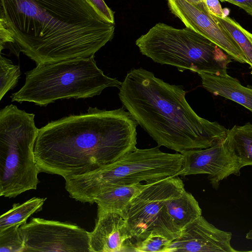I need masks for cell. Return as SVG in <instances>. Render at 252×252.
<instances>
[{
  "mask_svg": "<svg viewBox=\"0 0 252 252\" xmlns=\"http://www.w3.org/2000/svg\"><path fill=\"white\" fill-rule=\"evenodd\" d=\"M224 143L241 168L252 165V124L234 126L228 129Z\"/></svg>",
  "mask_w": 252,
  "mask_h": 252,
  "instance_id": "17",
  "label": "cell"
},
{
  "mask_svg": "<svg viewBox=\"0 0 252 252\" xmlns=\"http://www.w3.org/2000/svg\"><path fill=\"white\" fill-rule=\"evenodd\" d=\"M20 226L15 225L0 231V252H25Z\"/></svg>",
  "mask_w": 252,
  "mask_h": 252,
  "instance_id": "21",
  "label": "cell"
},
{
  "mask_svg": "<svg viewBox=\"0 0 252 252\" xmlns=\"http://www.w3.org/2000/svg\"><path fill=\"white\" fill-rule=\"evenodd\" d=\"M97 13L105 21L115 24L114 12L104 0H86Z\"/></svg>",
  "mask_w": 252,
  "mask_h": 252,
  "instance_id": "23",
  "label": "cell"
},
{
  "mask_svg": "<svg viewBox=\"0 0 252 252\" xmlns=\"http://www.w3.org/2000/svg\"><path fill=\"white\" fill-rule=\"evenodd\" d=\"M204 3L211 15L220 18L226 16L219 0H204Z\"/></svg>",
  "mask_w": 252,
  "mask_h": 252,
  "instance_id": "24",
  "label": "cell"
},
{
  "mask_svg": "<svg viewBox=\"0 0 252 252\" xmlns=\"http://www.w3.org/2000/svg\"><path fill=\"white\" fill-rule=\"evenodd\" d=\"M183 162L182 154L163 152L159 146L138 149L115 161L85 174L65 178V188L70 197L93 204L105 188L117 185H131L142 182L177 176Z\"/></svg>",
  "mask_w": 252,
  "mask_h": 252,
  "instance_id": "5",
  "label": "cell"
},
{
  "mask_svg": "<svg viewBox=\"0 0 252 252\" xmlns=\"http://www.w3.org/2000/svg\"><path fill=\"white\" fill-rule=\"evenodd\" d=\"M91 252H134V244L125 218L97 206L95 226L90 232Z\"/></svg>",
  "mask_w": 252,
  "mask_h": 252,
  "instance_id": "13",
  "label": "cell"
},
{
  "mask_svg": "<svg viewBox=\"0 0 252 252\" xmlns=\"http://www.w3.org/2000/svg\"><path fill=\"white\" fill-rule=\"evenodd\" d=\"M169 215L180 232L202 216V210L194 196L186 190L166 201Z\"/></svg>",
  "mask_w": 252,
  "mask_h": 252,
  "instance_id": "16",
  "label": "cell"
},
{
  "mask_svg": "<svg viewBox=\"0 0 252 252\" xmlns=\"http://www.w3.org/2000/svg\"><path fill=\"white\" fill-rule=\"evenodd\" d=\"M212 16L230 35L246 57L252 75V33L228 16L223 18Z\"/></svg>",
  "mask_w": 252,
  "mask_h": 252,
  "instance_id": "19",
  "label": "cell"
},
{
  "mask_svg": "<svg viewBox=\"0 0 252 252\" xmlns=\"http://www.w3.org/2000/svg\"><path fill=\"white\" fill-rule=\"evenodd\" d=\"M182 154L183 162L177 176L207 174L215 188L229 175H238L242 168L228 151L224 140L209 148L191 150Z\"/></svg>",
  "mask_w": 252,
  "mask_h": 252,
  "instance_id": "11",
  "label": "cell"
},
{
  "mask_svg": "<svg viewBox=\"0 0 252 252\" xmlns=\"http://www.w3.org/2000/svg\"><path fill=\"white\" fill-rule=\"evenodd\" d=\"M19 228L25 252H91L90 232L76 224L32 218Z\"/></svg>",
  "mask_w": 252,
  "mask_h": 252,
  "instance_id": "9",
  "label": "cell"
},
{
  "mask_svg": "<svg viewBox=\"0 0 252 252\" xmlns=\"http://www.w3.org/2000/svg\"><path fill=\"white\" fill-rule=\"evenodd\" d=\"M21 74L20 66L2 56L0 57V100L17 85Z\"/></svg>",
  "mask_w": 252,
  "mask_h": 252,
  "instance_id": "20",
  "label": "cell"
},
{
  "mask_svg": "<svg viewBox=\"0 0 252 252\" xmlns=\"http://www.w3.org/2000/svg\"><path fill=\"white\" fill-rule=\"evenodd\" d=\"M231 238L230 232L217 228L201 216L181 231L167 252H236Z\"/></svg>",
  "mask_w": 252,
  "mask_h": 252,
  "instance_id": "12",
  "label": "cell"
},
{
  "mask_svg": "<svg viewBox=\"0 0 252 252\" xmlns=\"http://www.w3.org/2000/svg\"><path fill=\"white\" fill-rule=\"evenodd\" d=\"M186 0L190 2L191 3H199L204 2V0Z\"/></svg>",
  "mask_w": 252,
  "mask_h": 252,
  "instance_id": "27",
  "label": "cell"
},
{
  "mask_svg": "<svg viewBox=\"0 0 252 252\" xmlns=\"http://www.w3.org/2000/svg\"><path fill=\"white\" fill-rule=\"evenodd\" d=\"M185 190L183 181L172 176L153 181L136 195L124 216L132 240H142L153 232L172 241L177 238L181 232L173 223L166 201Z\"/></svg>",
  "mask_w": 252,
  "mask_h": 252,
  "instance_id": "8",
  "label": "cell"
},
{
  "mask_svg": "<svg viewBox=\"0 0 252 252\" xmlns=\"http://www.w3.org/2000/svg\"><path fill=\"white\" fill-rule=\"evenodd\" d=\"M227 68L197 73L202 87L215 95L232 100L252 113V88L246 87L236 78L230 76Z\"/></svg>",
  "mask_w": 252,
  "mask_h": 252,
  "instance_id": "14",
  "label": "cell"
},
{
  "mask_svg": "<svg viewBox=\"0 0 252 252\" xmlns=\"http://www.w3.org/2000/svg\"><path fill=\"white\" fill-rule=\"evenodd\" d=\"M34 114L14 105L0 111V196L15 197L36 189L39 169L33 150L39 129Z\"/></svg>",
  "mask_w": 252,
  "mask_h": 252,
  "instance_id": "6",
  "label": "cell"
},
{
  "mask_svg": "<svg viewBox=\"0 0 252 252\" xmlns=\"http://www.w3.org/2000/svg\"><path fill=\"white\" fill-rule=\"evenodd\" d=\"M171 12L189 28L218 46L232 59L248 63L241 49L230 35L206 8L204 2L193 3L186 0H168Z\"/></svg>",
  "mask_w": 252,
  "mask_h": 252,
  "instance_id": "10",
  "label": "cell"
},
{
  "mask_svg": "<svg viewBox=\"0 0 252 252\" xmlns=\"http://www.w3.org/2000/svg\"><path fill=\"white\" fill-rule=\"evenodd\" d=\"M135 44L142 55L154 62L175 66L182 72L227 68L232 60L218 46L191 29L164 23L156 24Z\"/></svg>",
  "mask_w": 252,
  "mask_h": 252,
  "instance_id": "7",
  "label": "cell"
},
{
  "mask_svg": "<svg viewBox=\"0 0 252 252\" xmlns=\"http://www.w3.org/2000/svg\"><path fill=\"white\" fill-rule=\"evenodd\" d=\"M182 86L170 84L141 67L132 68L119 88L123 107L158 146L180 154L223 142L228 129L199 116Z\"/></svg>",
  "mask_w": 252,
  "mask_h": 252,
  "instance_id": "3",
  "label": "cell"
},
{
  "mask_svg": "<svg viewBox=\"0 0 252 252\" xmlns=\"http://www.w3.org/2000/svg\"><path fill=\"white\" fill-rule=\"evenodd\" d=\"M23 86L11 95L12 101L45 106L58 99L86 98L99 95L122 82L105 75L94 56L36 65L25 73Z\"/></svg>",
  "mask_w": 252,
  "mask_h": 252,
  "instance_id": "4",
  "label": "cell"
},
{
  "mask_svg": "<svg viewBox=\"0 0 252 252\" xmlns=\"http://www.w3.org/2000/svg\"><path fill=\"white\" fill-rule=\"evenodd\" d=\"M138 123L124 107H89L85 113L39 128L33 153L40 172L64 179L113 162L137 148Z\"/></svg>",
  "mask_w": 252,
  "mask_h": 252,
  "instance_id": "2",
  "label": "cell"
},
{
  "mask_svg": "<svg viewBox=\"0 0 252 252\" xmlns=\"http://www.w3.org/2000/svg\"><path fill=\"white\" fill-rule=\"evenodd\" d=\"M46 199L34 197L23 203L14 204L11 209L0 216V231L27 223L30 217L42 209Z\"/></svg>",
  "mask_w": 252,
  "mask_h": 252,
  "instance_id": "18",
  "label": "cell"
},
{
  "mask_svg": "<svg viewBox=\"0 0 252 252\" xmlns=\"http://www.w3.org/2000/svg\"><path fill=\"white\" fill-rule=\"evenodd\" d=\"M221 2H228L243 9L252 16V0H219Z\"/></svg>",
  "mask_w": 252,
  "mask_h": 252,
  "instance_id": "25",
  "label": "cell"
},
{
  "mask_svg": "<svg viewBox=\"0 0 252 252\" xmlns=\"http://www.w3.org/2000/svg\"><path fill=\"white\" fill-rule=\"evenodd\" d=\"M0 19L36 65L94 56L115 31L86 0H0Z\"/></svg>",
  "mask_w": 252,
  "mask_h": 252,
  "instance_id": "1",
  "label": "cell"
},
{
  "mask_svg": "<svg viewBox=\"0 0 252 252\" xmlns=\"http://www.w3.org/2000/svg\"><path fill=\"white\" fill-rule=\"evenodd\" d=\"M152 181L108 187L95 197L94 203L97 206L124 217L132 200Z\"/></svg>",
  "mask_w": 252,
  "mask_h": 252,
  "instance_id": "15",
  "label": "cell"
},
{
  "mask_svg": "<svg viewBox=\"0 0 252 252\" xmlns=\"http://www.w3.org/2000/svg\"><path fill=\"white\" fill-rule=\"evenodd\" d=\"M172 241L161 234L153 232L134 243V252H167Z\"/></svg>",
  "mask_w": 252,
  "mask_h": 252,
  "instance_id": "22",
  "label": "cell"
},
{
  "mask_svg": "<svg viewBox=\"0 0 252 252\" xmlns=\"http://www.w3.org/2000/svg\"><path fill=\"white\" fill-rule=\"evenodd\" d=\"M246 238L247 239L252 240V229L250 230L246 235Z\"/></svg>",
  "mask_w": 252,
  "mask_h": 252,
  "instance_id": "26",
  "label": "cell"
}]
</instances>
